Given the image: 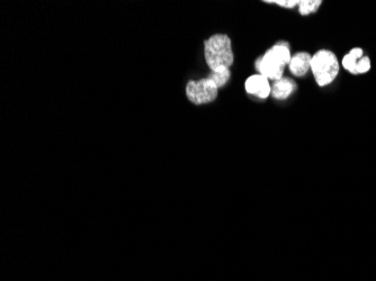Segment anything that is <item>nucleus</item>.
Segmentation results:
<instances>
[{"instance_id":"f257e3e1","label":"nucleus","mask_w":376,"mask_h":281,"mask_svg":"<svg viewBox=\"0 0 376 281\" xmlns=\"http://www.w3.org/2000/svg\"><path fill=\"white\" fill-rule=\"evenodd\" d=\"M291 59L287 43L279 42L270 47L265 55L257 59L256 69L259 75L266 77L268 80L277 81L283 78L284 69L291 62Z\"/></svg>"},{"instance_id":"f03ea898","label":"nucleus","mask_w":376,"mask_h":281,"mask_svg":"<svg viewBox=\"0 0 376 281\" xmlns=\"http://www.w3.org/2000/svg\"><path fill=\"white\" fill-rule=\"evenodd\" d=\"M204 55L211 71L230 69L233 64V52L230 37L226 34H215L204 42Z\"/></svg>"},{"instance_id":"7ed1b4c3","label":"nucleus","mask_w":376,"mask_h":281,"mask_svg":"<svg viewBox=\"0 0 376 281\" xmlns=\"http://www.w3.org/2000/svg\"><path fill=\"white\" fill-rule=\"evenodd\" d=\"M311 71L320 87L330 85L339 72V62L334 52L320 50L311 60Z\"/></svg>"},{"instance_id":"20e7f679","label":"nucleus","mask_w":376,"mask_h":281,"mask_svg":"<svg viewBox=\"0 0 376 281\" xmlns=\"http://www.w3.org/2000/svg\"><path fill=\"white\" fill-rule=\"evenodd\" d=\"M219 88L210 78L197 81H189L186 86L187 98L195 105L211 102L217 99Z\"/></svg>"},{"instance_id":"39448f33","label":"nucleus","mask_w":376,"mask_h":281,"mask_svg":"<svg viewBox=\"0 0 376 281\" xmlns=\"http://www.w3.org/2000/svg\"><path fill=\"white\" fill-rule=\"evenodd\" d=\"M246 90L250 94H253L258 98L265 99L269 96L271 93V88L269 81L266 77L261 75H254L249 77L246 81Z\"/></svg>"},{"instance_id":"423d86ee","label":"nucleus","mask_w":376,"mask_h":281,"mask_svg":"<svg viewBox=\"0 0 376 281\" xmlns=\"http://www.w3.org/2000/svg\"><path fill=\"white\" fill-rule=\"evenodd\" d=\"M311 60H312V55L306 52H299L292 56L291 62L288 64L289 70L294 76L303 77L311 69Z\"/></svg>"},{"instance_id":"0eeeda50","label":"nucleus","mask_w":376,"mask_h":281,"mask_svg":"<svg viewBox=\"0 0 376 281\" xmlns=\"http://www.w3.org/2000/svg\"><path fill=\"white\" fill-rule=\"evenodd\" d=\"M294 90H295L294 81L289 79V78H282V79L275 81L273 87H271V94L276 99L284 100V99L291 96V94Z\"/></svg>"},{"instance_id":"6e6552de","label":"nucleus","mask_w":376,"mask_h":281,"mask_svg":"<svg viewBox=\"0 0 376 281\" xmlns=\"http://www.w3.org/2000/svg\"><path fill=\"white\" fill-rule=\"evenodd\" d=\"M363 58V50L360 47L353 49L348 54H346L343 59V67L353 75H356V66L358 60Z\"/></svg>"},{"instance_id":"1a4fd4ad","label":"nucleus","mask_w":376,"mask_h":281,"mask_svg":"<svg viewBox=\"0 0 376 281\" xmlns=\"http://www.w3.org/2000/svg\"><path fill=\"white\" fill-rule=\"evenodd\" d=\"M230 77H231L230 69H226V70L211 71L210 76L207 78H210V79L214 82L215 86H217L218 88H221L227 84L229 80H230Z\"/></svg>"},{"instance_id":"9d476101","label":"nucleus","mask_w":376,"mask_h":281,"mask_svg":"<svg viewBox=\"0 0 376 281\" xmlns=\"http://www.w3.org/2000/svg\"><path fill=\"white\" fill-rule=\"evenodd\" d=\"M321 3V0H301L299 3V10L302 15L312 14L319 9Z\"/></svg>"},{"instance_id":"9b49d317","label":"nucleus","mask_w":376,"mask_h":281,"mask_svg":"<svg viewBox=\"0 0 376 281\" xmlns=\"http://www.w3.org/2000/svg\"><path fill=\"white\" fill-rule=\"evenodd\" d=\"M371 69V60L369 56H363L362 59L358 60L357 66H356V75H362V73H366L370 71Z\"/></svg>"},{"instance_id":"f8f14e48","label":"nucleus","mask_w":376,"mask_h":281,"mask_svg":"<svg viewBox=\"0 0 376 281\" xmlns=\"http://www.w3.org/2000/svg\"><path fill=\"white\" fill-rule=\"evenodd\" d=\"M267 2L277 3L278 6H282L285 8H293L300 3L299 0H275V1H267Z\"/></svg>"}]
</instances>
